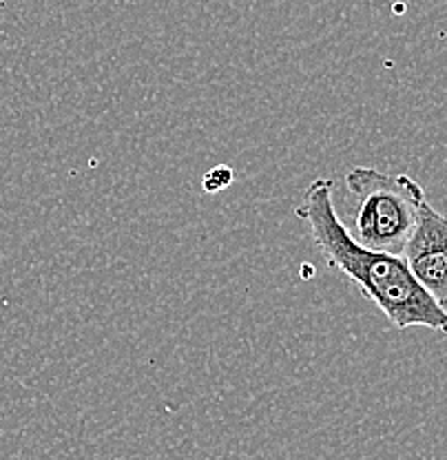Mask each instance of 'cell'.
Returning <instances> with one entry per match:
<instances>
[{
	"label": "cell",
	"mask_w": 447,
	"mask_h": 460,
	"mask_svg": "<svg viewBox=\"0 0 447 460\" xmlns=\"http://www.w3.org/2000/svg\"><path fill=\"white\" fill-rule=\"evenodd\" d=\"M233 181V171L228 166H215L204 175V190L206 193H219Z\"/></svg>",
	"instance_id": "cell-4"
},
{
	"label": "cell",
	"mask_w": 447,
	"mask_h": 460,
	"mask_svg": "<svg viewBox=\"0 0 447 460\" xmlns=\"http://www.w3.org/2000/svg\"><path fill=\"white\" fill-rule=\"evenodd\" d=\"M345 189L357 199L353 237L370 251L401 257L427 201L419 181L372 166H354L345 175Z\"/></svg>",
	"instance_id": "cell-2"
},
{
	"label": "cell",
	"mask_w": 447,
	"mask_h": 460,
	"mask_svg": "<svg viewBox=\"0 0 447 460\" xmlns=\"http://www.w3.org/2000/svg\"><path fill=\"white\" fill-rule=\"evenodd\" d=\"M295 213L306 224L321 257L357 284L394 328H427L447 337V308L416 281L406 259L370 251L344 226L335 208L333 181L326 177L312 181Z\"/></svg>",
	"instance_id": "cell-1"
},
{
	"label": "cell",
	"mask_w": 447,
	"mask_h": 460,
	"mask_svg": "<svg viewBox=\"0 0 447 460\" xmlns=\"http://www.w3.org/2000/svg\"><path fill=\"white\" fill-rule=\"evenodd\" d=\"M401 257L416 281L447 308V215L425 201Z\"/></svg>",
	"instance_id": "cell-3"
}]
</instances>
